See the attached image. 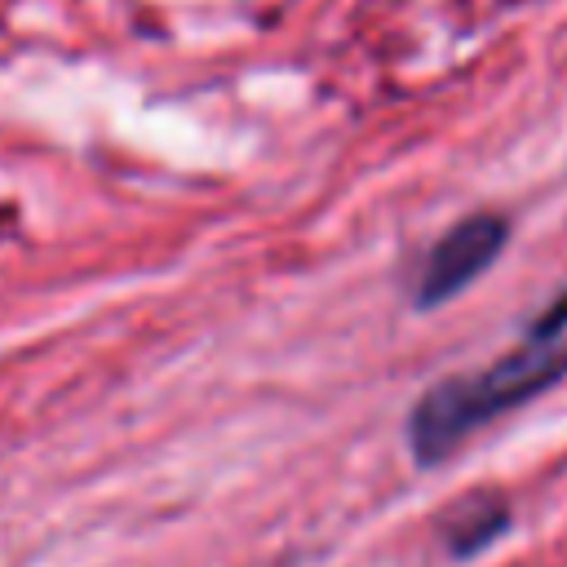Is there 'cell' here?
<instances>
[{
    "label": "cell",
    "mask_w": 567,
    "mask_h": 567,
    "mask_svg": "<svg viewBox=\"0 0 567 567\" xmlns=\"http://www.w3.org/2000/svg\"><path fill=\"white\" fill-rule=\"evenodd\" d=\"M558 377H567V350L554 341H536L532 350H514L496 359L492 368L447 377L421 394V403L408 416V443L421 465H434L447 456L470 430L487 425L492 416L527 403L532 394L549 390Z\"/></svg>",
    "instance_id": "1"
},
{
    "label": "cell",
    "mask_w": 567,
    "mask_h": 567,
    "mask_svg": "<svg viewBox=\"0 0 567 567\" xmlns=\"http://www.w3.org/2000/svg\"><path fill=\"white\" fill-rule=\"evenodd\" d=\"M509 239V221L496 213H474L461 217L425 257L421 279H416V306H439L447 297H456L461 288H470L505 248Z\"/></svg>",
    "instance_id": "2"
},
{
    "label": "cell",
    "mask_w": 567,
    "mask_h": 567,
    "mask_svg": "<svg viewBox=\"0 0 567 567\" xmlns=\"http://www.w3.org/2000/svg\"><path fill=\"white\" fill-rule=\"evenodd\" d=\"M505 523H509L505 501H496V496H470V501H461V505L443 518V536H447L452 554L465 558V554L487 549V545L505 532Z\"/></svg>",
    "instance_id": "3"
},
{
    "label": "cell",
    "mask_w": 567,
    "mask_h": 567,
    "mask_svg": "<svg viewBox=\"0 0 567 567\" xmlns=\"http://www.w3.org/2000/svg\"><path fill=\"white\" fill-rule=\"evenodd\" d=\"M563 332H567V292L540 310V319L532 323V341H558Z\"/></svg>",
    "instance_id": "4"
}]
</instances>
